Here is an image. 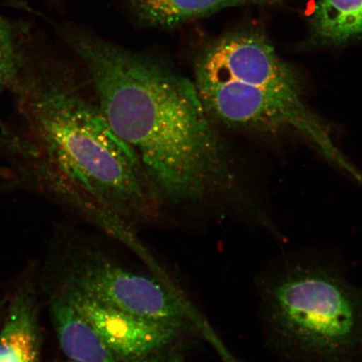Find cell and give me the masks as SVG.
<instances>
[{
	"instance_id": "30bf717a",
	"label": "cell",
	"mask_w": 362,
	"mask_h": 362,
	"mask_svg": "<svg viewBox=\"0 0 362 362\" xmlns=\"http://www.w3.org/2000/svg\"><path fill=\"white\" fill-rule=\"evenodd\" d=\"M316 43L338 47L362 35V0H320L310 18Z\"/></svg>"
},
{
	"instance_id": "4fadbf2b",
	"label": "cell",
	"mask_w": 362,
	"mask_h": 362,
	"mask_svg": "<svg viewBox=\"0 0 362 362\" xmlns=\"http://www.w3.org/2000/svg\"><path fill=\"white\" fill-rule=\"evenodd\" d=\"M215 347L216 349L218 351L219 354L221 356V358L223 359L224 362H240L236 357L232 354V353L226 349V347L221 342V341L215 343Z\"/></svg>"
},
{
	"instance_id": "52a82bcc",
	"label": "cell",
	"mask_w": 362,
	"mask_h": 362,
	"mask_svg": "<svg viewBox=\"0 0 362 362\" xmlns=\"http://www.w3.org/2000/svg\"><path fill=\"white\" fill-rule=\"evenodd\" d=\"M284 1L286 0H119V4L134 28L170 31L180 30L225 8Z\"/></svg>"
},
{
	"instance_id": "5bb4252c",
	"label": "cell",
	"mask_w": 362,
	"mask_h": 362,
	"mask_svg": "<svg viewBox=\"0 0 362 362\" xmlns=\"http://www.w3.org/2000/svg\"><path fill=\"white\" fill-rule=\"evenodd\" d=\"M6 302L0 300V322H2L4 320V312H6Z\"/></svg>"
},
{
	"instance_id": "8fae6325",
	"label": "cell",
	"mask_w": 362,
	"mask_h": 362,
	"mask_svg": "<svg viewBox=\"0 0 362 362\" xmlns=\"http://www.w3.org/2000/svg\"><path fill=\"white\" fill-rule=\"evenodd\" d=\"M21 55L10 23L0 15V71L6 78V85L16 74Z\"/></svg>"
},
{
	"instance_id": "6da1fadb",
	"label": "cell",
	"mask_w": 362,
	"mask_h": 362,
	"mask_svg": "<svg viewBox=\"0 0 362 362\" xmlns=\"http://www.w3.org/2000/svg\"><path fill=\"white\" fill-rule=\"evenodd\" d=\"M70 57L21 54L6 83L16 123L2 140L31 187L108 233L127 236L160 219L164 208L141 162L113 130Z\"/></svg>"
},
{
	"instance_id": "3957f363",
	"label": "cell",
	"mask_w": 362,
	"mask_h": 362,
	"mask_svg": "<svg viewBox=\"0 0 362 362\" xmlns=\"http://www.w3.org/2000/svg\"><path fill=\"white\" fill-rule=\"evenodd\" d=\"M180 30L189 76L217 128L298 134L338 168L362 180L334 143L328 126L307 105L300 75L264 34L234 30L210 36L199 22Z\"/></svg>"
},
{
	"instance_id": "277c9868",
	"label": "cell",
	"mask_w": 362,
	"mask_h": 362,
	"mask_svg": "<svg viewBox=\"0 0 362 362\" xmlns=\"http://www.w3.org/2000/svg\"><path fill=\"white\" fill-rule=\"evenodd\" d=\"M255 288L262 334L283 362H362V288L332 257L284 252Z\"/></svg>"
},
{
	"instance_id": "ba28073f",
	"label": "cell",
	"mask_w": 362,
	"mask_h": 362,
	"mask_svg": "<svg viewBox=\"0 0 362 362\" xmlns=\"http://www.w3.org/2000/svg\"><path fill=\"white\" fill-rule=\"evenodd\" d=\"M34 291L18 289L0 329V362H42V336Z\"/></svg>"
},
{
	"instance_id": "7a4b0ae2",
	"label": "cell",
	"mask_w": 362,
	"mask_h": 362,
	"mask_svg": "<svg viewBox=\"0 0 362 362\" xmlns=\"http://www.w3.org/2000/svg\"><path fill=\"white\" fill-rule=\"evenodd\" d=\"M59 35L165 212L201 214L237 202L233 153L191 76L153 49L126 47L83 25L67 23Z\"/></svg>"
},
{
	"instance_id": "5b68a950",
	"label": "cell",
	"mask_w": 362,
	"mask_h": 362,
	"mask_svg": "<svg viewBox=\"0 0 362 362\" xmlns=\"http://www.w3.org/2000/svg\"><path fill=\"white\" fill-rule=\"evenodd\" d=\"M61 274L58 287L185 334L191 330L187 308L174 291L98 249L79 247L66 260Z\"/></svg>"
},
{
	"instance_id": "e0dca14e",
	"label": "cell",
	"mask_w": 362,
	"mask_h": 362,
	"mask_svg": "<svg viewBox=\"0 0 362 362\" xmlns=\"http://www.w3.org/2000/svg\"><path fill=\"white\" fill-rule=\"evenodd\" d=\"M52 1H60V0H52Z\"/></svg>"
},
{
	"instance_id": "2e32d148",
	"label": "cell",
	"mask_w": 362,
	"mask_h": 362,
	"mask_svg": "<svg viewBox=\"0 0 362 362\" xmlns=\"http://www.w3.org/2000/svg\"><path fill=\"white\" fill-rule=\"evenodd\" d=\"M66 362H78V361H75L69 360V361H66Z\"/></svg>"
},
{
	"instance_id": "7c38bea8",
	"label": "cell",
	"mask_w": 362,
	"mask_h": 362,
	"mask_svg": "<svg viewBox=\"0 0 362 362\" xmlns=\"http://www.w3.org/2000/svg\"><path fill=\"white\" fill-rule=\"evenodd\" d=\"M156 362H187L185 357L177 347L173 348L168 352L163 355L160 359Z\"/></svg>"
},
{
	"instance_id": "9a60e30c",
	"label": "cell",
	"mask_w": 362,
	"mask_h": 362,
	"mask_svg": "<svg viewBox=\"0 0 362 362\" xmlns=\"http://www.w3.org/2000/svg\"><path fill=\"white\" fill-rule=\"evenodd\" d=\"M6 78H4L2 71H0V87H1L2 85H6Z\"/></svg>"
},
{
	"instance_id": "8992f818",
	"label": "cell",
	"mask_w": 362,
	"mask_h": 362,
	"mask_svg": "<svg viewBox=\"0 0 362 362\" xmlns=\"http://www.w3.org/2000/svg\"><path fill=\"white\" fill-rule=\"evenodd\" d=\"M54 293L69 303L97 330L121 362H156L177 347L185 334L69 289L57 287Z\"/></svg>"
},
{
	"instance_id": "9c48e42d",
	"label": "cell",
	"mask_w": 362,
	"mask_h": 362,
	"mask_svg": "<svg viewBox=\"0 0 362 362\" xmlns=\"http://www.w3.org/2000/svg\"><path fill=\"white\" fill-rule=\"evenodd\" d=\"M49 311L59 344L68 359L78 362H121L97 330L55 293L49 301Z\"/></svg>"
}]
</instances>
